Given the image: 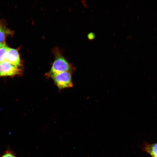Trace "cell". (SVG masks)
Listing matches in <instances>:
<instances>
[{"mask_svg": "<svg viewBox=\"0 0 157 157\" xmlns=\"http://www.w3.org/2000/svg\"><path fill=\"white\" fill-rule=\"evenodd\" d=\"M55 59L50 71L45 75L50 78L53 75L60 73L69 72H72L74 67L69 63L63 55L62 52L58 48L53 49Z\"/></svg>", "mask_w": 157, "mask_h": 157, "instance_id": "1", "label": "cell"}, {"mask_svg": "<svg viewBox=\"0 0 157 157\" xmlns=\"http://www.w3.org/2000/svg\"><path fill=\"white\" fill-rule=\"evenodd\" d=\"M59 89L73 86L72 72H65L55 74L51 77Z\"/></svg>", "mask_w": 157, "mask_h": 157, "instance_id": "2", "label": "cell"}, {"mask_svg": "<svg viewBox=\"0 0 157 157\" xmlns=\"http://www.w3.org/2000/svg\"><path fill=\"white\" fill-rule=\"evenodd\" d=\"M21 69L6 61L0 63V77L20 74Z\"/></svg>", "mask_w": 157, "mask_h": 157, "instance_id": "3", "label": "cell"}, {"mask_svg": "<svg viewBox=\"0 0 157 157\" xmlns=\"http://www.w3.org/2000/svg\"><path fill=\"white\" fill-rule=\"evenodd\" d=\"M6 61L17 67L21 66V61L19 53L15 49L9 47Z\"/></svg>", "mask_w": 157, "mask_h": 157, "instance_id": "4", "label": "cell"}, {"mask_svg": "<svg viewBox=\"0 0 157 157\" xmlns=\"http://www.w3.org/2000/svg\"><path fill=\"white\" fill-rule=\"evenodd\" d=\"M13 32L4 24L0 22V42H4L7 36L12 35Z\"/></svg>", "mask_w": 157, "mask_h": 157, "instance_id": "5", "label": "cell"}, {"mask_svg": "<svg viewBox=\"0 0 157 157\" xmlns=\"http://www.w3.org/2000/svg\"><path fill=\"white\" fill-rule=\"evenodd\" d=\"M142 149L152 157H157V143L152 144L144 143Z\"/></svg>", "mask_w": 157, "mask_h": 157, "instance_id": "6", "label": "cell"}, {"mask_svg": "<svg viewBox=\"0 0 157 157\" xmlns=\"http://www.w3.org/2000/svg\"><path fill=\"white\" fill-rule=\"evenodd\" d=\"M9 48L6 44L0 48V63L6 61Z\"/></svg>", "mask_w": 157, "mask_h": 157, "instance_id": "7", "label": "cell"}, {"mask_svg": "<svg viewBox=\"0 0 157 157\" xmlns=\"http://www.w3.org/2000/svg\"><path fill=\"white\" fill-rule=\"evenodd\" d=\"M1 157H15V156L12 152L7 151Z\"/></svg>", "mask_w": 157, "mask_h": 157, "instance_id": "8", "label": "cell"}, {"mask_svg": "<svg viewBox=\"0 0 157 157\" xmlns=\"http://www.w3.org/2000/svg\"><path fill=\"white\" fill-rule=\"evenodd\" d=\"M95 37V35L93 32H91L89 33L87 35L88 39L90 40H94Z\"/></svg>", "mask_w": 157, "mask_h": 157, "instance_id": "9", "label": "cell"}, {"mask_svg": "<svg viewBox=\"0 0 157 157\" xmlns=\"http://www.w3.org/2000/svg\"><path fill=\"white\" fill-rule=\"evenodd\" d=\"M6 44L4 42H0V48L3 47Z\"/></svg>", "mask_w": 157, "mask_h": 157, "instance_id": "10", "label": "cell"}]
</instances>
